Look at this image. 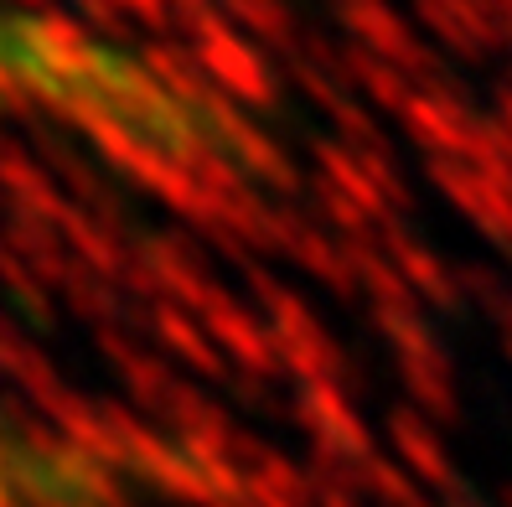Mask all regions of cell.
<instances>
[{"instance_id": "obj_1", "label": "cell", "mask_w": 512, "mask_h": 507, "mask_svg": "<svg viewBox=\"0 0 512 507\" xmlns=\"http://www.w3.org/2000/svg\"><path fill=\"white\" fill-rule=\"evenodd\" d=\"M119 78L99 68V57L63 42L47 26L0 6V94L47 99V104H83L104 109L114 99Z\"/></svg>"}, {"instance_id": "obj_2", "label": "cell", "mask_w": 512, "mask_h": 507, "mask_svg": "<svg viewBox=\"0 0 512 507\" xmlns=\"http://www.w3.org/2000/svg\"><path fill=\"white\" fill-rule=\"evenodd\" d=\"M0 507H6V476H0Z\"/></svg>"}]
</instances>
